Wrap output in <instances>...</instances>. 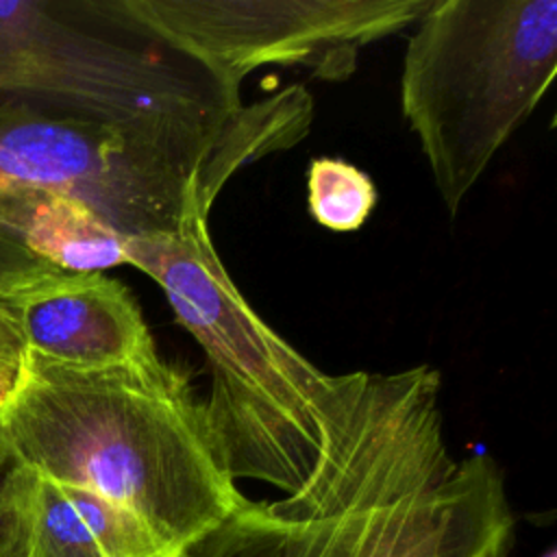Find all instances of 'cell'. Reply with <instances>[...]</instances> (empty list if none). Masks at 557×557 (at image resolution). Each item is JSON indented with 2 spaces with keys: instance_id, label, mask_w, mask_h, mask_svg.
<instances>
[{
  "instance_id": "4fadbf2b",
  "label": "cell",
  "mask_w": 557,
  "mask_h": 557,
  "mask_svg": "<svg viewBox=\"0 0 557 557\" xmlns=\"http://www.w3.org/2000/svg\"><path fill=\"white\" fill-rule=\"evenodd\" d=\"M22 342L15 337L0 335V416L4 413L20 376L22 363Z\"/></svg>"
},
{
  "instance_id": "8fae6325",
  "label": "cell",
  "mask_w": 557,
  "mask_h": 557,
  "mask_svg": "<svg viewBox=\"0 0 557 557\" xmlns=\"http://www.w3.org/2000/svg\"><path fill=\"white\" fill-rule=\"evenodd\" d=\"M376 198V185L357 165L335 157H320L309 163L307 207L320 226L352 233L370 218Z\"/></svg>"
},
{
  "instance_id": "6da1fadb",
  "label": "cell",
  "mask_w": 557,
  "mask_h": 557,
  "mask_svg": "<svg viewBox=\"0 0 557 557\" xmlns=\"http://www.w3.org/2000/svg\"><path fill=\"white\" fill-rule=\"evenodd\" d=\"M265 154L246 107L113 122L0 100V296L61 270L128 265L126 239L209 218L231 176Z\"/></svg>"
},
{
  "instance_id": "5b68a950",
  "label": "cell",
  "mask_w": 557,
  "mask_h": 557,
  "mask_svg": "<svg viewBox=\"0 0 557 557\" xmlns=\"http://www.w3.org/2000/svg\"><path fill=\"white\" fill-rule=\"evenodd\" d=\"M0 100L113 122L244 104L111 0L0 2Z\"/></svg>"
},
{
  "instance_id": "8992f818",
  "label": "cell",
  "mask_w": 557,
  "mask_h": 557,
  "mask_svg": "<svg viewBox=\"0 0 557 557\" xmlns=\"http://www.w3.org/2000/svg\"><path fill=\"white\" fill-rule=\"evenodd\" d=\"M442 376L403 370V389L383 476L359 557H507L513 513L496 461H455L442 420Z\"/></svg>"
},
{
  "instance_id": "7a4b0ae2",
  "label": "cell",
  "mask_w": 557,
  "mask_h": 557,
  "mask_svg": "<svg viewBox=\"0 0 557 557\" xmlns=\"http://www.w3.org/2000/svg\"><path fill=\"white\" fill-rule=\"evenodd\" d=\"M0 435L17 463L120 505L174 555L248 500L187 372L159 350L94 370L22 350Z\"/></svg>"
},
{
  "instance_id": "5bb4252c",
  "label": "cell",
  "mask_w": 557,
  "mask_h": 557,
  "mask_svg": "<svg viewBox=\"0 0 557 557\" xmlns=\"http://www.w3.org/2000/svg\"><path fill=\"white\" fill-rule=\"evenodd\" d=\"M0 335H2V337H15V339H20L17 333H15V329L11 326V322H9L2 313H0Z\"/></svg>"
},
{
  "instance_id": "52a82bcc",
  "label": "cell",
  "mask_w": 557,
  "mask_h": 557,
  "mask_svg": "<svg viewBox=\"0 0 557 557\" xmlns=\"http://www.w3.org/2000/svg\"><path fill=\"white\" fill-rule=\"evenodd\" d=\"M403 370L350 372L309 481L246 500L176 557H359L396 424Z\"/></svg>"
},
{
  "instance_id": "30bf717a",
  "label": "cell",
  "mask_w": 557,
  "mask_h": 557,
  "mask_svg": "<svg viewBox=\"0 0 557 557\" xmlns=\"http://www.w3.org/2000/svg\"><path fill=\"white\" fill-rule=\"evenodd\" d=\"M26 557H176L131 511L17 463Z\"/></svg>"
},
{
  "instance_id": "9a60e30c",
  "label": "cell",
  "mask_w": 557,
  "mask_h": 557,
  "mask_svg": "<svg viewBox=\"0 0 557 557\" xmlns=\"http://www.w3.org/2000/svg\"><path fill=\"white\" fill-rule=\"evenodd\" d=\"M540 557H557V548H548L544 555H540Z\"/></svg>"
},
{
  "instance_id": "9c48e42d",
  "label": "cell",
  "mask_w": 557,
  "mask_h": 557,
  "mask_svg": "<svg viewBox=\"0 0 557 557\" xmlns=\"http://www.w3.org/2000/svg\"><path fill=\"white\" fill-rule=\"evenodd\" d=\"M22 348L67 368H107L157 350L131 289L104 272H52L0 296Z\"/></svg>"
},
{
  "instance_id": "ba28073f",
  "label": "cell",
  "mask_w": 557,
  "mask_h": 557,
  "mask_svg": "<svg viewBox=\"0 0 557 557\" xmlns=\"http://www.w3.org/2000/svg\"><path fill=\"white\" fill-rule=\"evenodd\" d=\"M115 11L205 67L239 98L263 65L344 78L359 48L413 26L433 0H111Z\"/></svg>"
},
{
  "instance_id": "7c38bea8",
  "label": "cell",
  "mask_w": 557,
  "mask_h": 557,
  "mask_svg": "<svg viewBox=\"0 0 557 557\" xmlns=\"http://www.w3.org/2000/svg\"><path fill=\"white\" fill-rule=\"evenodd\" d=\"M15 472L17 461L0 435V557H26V535Z\"/></svg>"
},
{
  "instance_id": "3957f363",
  "label": "cell",
  "mask_w": 557,
  "mask_h": 557,
  "mask_svg": "<svg viewBox=\"0 0 557 557\" xmlns=\"http://www.w3.org/2000/svg\"><path fill=\"white\" fill-rule=\"evenodd\" d=\"M207 220L194 215L174 233L131 237L126 259L163 289L207 357L211 392L202 405L220 468L287 496L315 470L339 374L313 366L250 307Z\"/></svg>"
},
{
  "instance_id": "277c9868",
  "label": "cell",
  "mask_w": 557,
  "mask_h": 557,
  "mask_svg": "<svg viewBox=\"0 0 557 557\" xmlns=\"http://www.w3.org/2000/svg\"><path fill=\"white\" fill-rule=\"evenodd\" d=\"M400 109L450 215L557 72L555 0H433L413 24Z\"/></svg>"
}]
</instances>
